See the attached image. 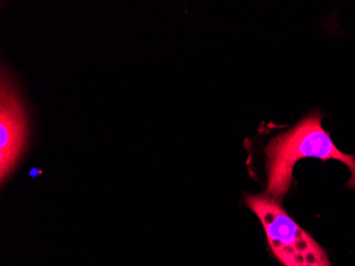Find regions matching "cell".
Listing matches in <instances>:
<instances>
[{
  "mask_svg": "<svg viewBox=\"0 0 355 266\" xmlns=\"http://www.w3.org/2000/svg\"><path fill=\"white\" fill-rule=\"evenodd\" d=\"M0 105V176L3 183L25 149L28 131L23 106L3 73Z\"/></svg>",
  "mask_w": 355,
  "mask_h": 266,
  "instance_id": "3957f363",
  "label": "cell"
},
{
  "mask_svg": "<svg viewBox=\"0 0 355 266\" xmlns=\"http://www.w3.org/2000/svg\"><path fill=\"white\" fill-rule=\"evenodd\" d=\"M245 203L262 224L271 253L281 265L332 266L324 248L292 219L281 201L263 193L245 196Z\"/></svg>",
  "mask_w": 355,
  "mask_h": 266,
  "instance_id": "7a4b0ae2",
  "label": "cell"
},
{
  "mask_svg": "<svg viewBox=\"0 0 355 266\" xmlns=\"http://www.w3.org/2000/svg\"><path fill=\"white\" fill-rule=\"evenodd\" d=\"M321 122L320 112H312L294 127L272 138L265 146L266 194L277 201L282 203L294 182L295 165L305 158L343 162L350 169L347 187L355 190V155L340 151Z\"/></svg>",
  "mask_w": 355,
  "mask_h": 266,
  "instance_id": "6da1fadb",
  "label": "cell"
},
{
  "mask_svg": "<svg viewBox=\"0 0 355 266\" xmlns=\"http://www.w3.org/2000/svg\"><path fill=\"white\" fill-rule=\"evenodd\" d=\"M42 173H43L42 169H37V167H32V169H30L29 173H28V175L31 178H37L39 177V176H41Z\"/></svg>",
  "mask_w": 355,
  "mask_h": 266,
  "instance_id": "277c9868",
  "label": "cell"
}]
</instances>
